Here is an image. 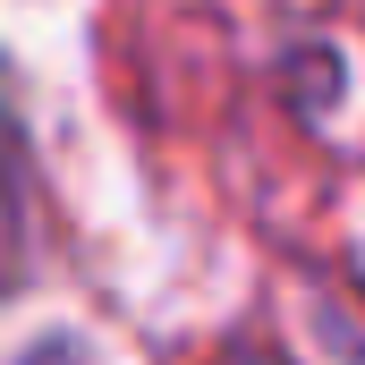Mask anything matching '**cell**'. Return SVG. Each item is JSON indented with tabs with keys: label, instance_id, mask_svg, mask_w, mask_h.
Returning <instances> with one entry per match:
<instances>
[{
	"label": "cell",
	"instance_id": "1",
	"mask_svg": "<svg viewBox=\"0 0 365 365\" xmlns=\"http://www.w3.org/2000/svg\"><path fill=\"white\" fill-rule=\"evenodd\" d=\"M272 77L289 86V110H297V119H323L331 93H340V51H331V43H289L272 60Z\"/></svg>",
	"mask_w": 365,
	"mask_h": 365
},
{
	"label": "cell",
	"instance_id": "2",
	"mask_svg": "<svg viewBox=\"0 0 365 365\" xmlns=\"http://www.w3.org/2000/svg\"><path fill=\"white\" fill-rule=\"evenodd\" d=\"M221 365H280V357H264V349H230Z\"/></svg>",
	"mask_w": 365,
	"mask_h": 365
}]
</instances>
